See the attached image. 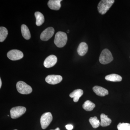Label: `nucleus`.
<instances>
[{
  "instance_id": "7",
  "label": "nucleus",
  "mask_w": 130,
  "mask_h": 130,
  "mask_svg": "<svg viewBox=\"0 0 130 130\" xmlns=\"http://www.w3.org/2000/svg\"><path fill=\"white\" fill-rule=\"evenodd\" d=\"M7 56L12 60H17L21 59L23 57V52L18 50H10L7 54Z\"/></svg>"
},
{
  "instance_id": "20",
  "label": "nucleus",
  "mask_w": 130,
  "mask_h": 130,
  "mask_svg": "<svg viewBox=\"0 0 130 130\" xmlns=\"http://www.w3.org/2000/svg\"><path fill=\"white\" fill-rule=\"evenodd\" d=\"M8 34L7 29L4 27L0 28V42L4 41L6 39Z\"/></svg>"
},
{
  "instance_id": "6",
  "label": "nucleus",
  "mask_w": 130,
  "mask_h": 130,
  "mask_svg": "<svg viewBox=\"0 0 130 130\" xmlns=\"http://www.w3.org/2000/svg\"><path fill=\"white\" fill-rule=\"evenodd\" d=\"M26 111V108L23 106H18L12 108L10 110V115L12 119L18 118L23 115Z\"/></svg>"
},
{
  "instance_id": "18",
  "label": "nucleus",
  "mask_w": 130,
  "mask_h": 130,
  "mask_svg": "<svg viewBox=\"0 0 130 130\" xmlns=\"http://www.w3.org/2000/svg\"><path fill=\"white\" fill-rule=\"evenodd\" d=\"M35 16L36 18V24L38 26L41 25L44 21V18L43 14L40 12H36L35 13Z\"/></svg>"
},
{
  "instance_id": "14",
  "label": "nucleus",
  "mask_w": 130,
  "mask_h": 130,
  "mask_svg": "<svg viewBox=\"0 0 130 130\" xmlns=\"http://www.w3.org/2000/svg\"><path fill=\"white\" fill-rule=\"evenodd\" d=\"M83 91L82 90L80 89L75 90L73 91L72 93L70 94V97L73 98V101L77 102L78 101L79 98L83 95Z\"/></svg>"
},
{
  "instance_id": "11",
  "label": "nucleus",
  "mask_w": 130,
  "mask_h": 130,
  "mask_svg": "<svg viewBox=\"0 0 130 130\" xmlns=\"http://www.w3.org/2000/svg\"><path fill=\"white\" fill-rule=\"evenodd\" d=\"M93 89L94 92L97 95L100 96H105L108 94V91L106 89L101 86H95L93 87Z\"/></svg>"
},
{
  "instance_id": "2",
  "label": "nucleus",
  "mask_w": 130,
  "mask_h": 130,
  "mask_svg": "<svg viewBox=\"0 0 130 130\" xmlns=\"http://www.w3.org/2000/svg\"><path fill=\"white\" fill-rule=\"evenodd\" d=\"M114 2V0L101 1L98 6V10L99 13L102 14H105Z\"/></svg>"
},
{
  "instance_id": "26",
  "label": "nucleus",
  "mask_w": 130,
  "mask_h": 130,
  "mask_svg": "<svg viewBox=\"0 0 130 130\" xmlns=\"http://www.w3.org/2000/svg\"><path fill=\"white\" fill-rule=\"evenodd\" d=\"M67 32L68 33H69V32H70V30H68Z\"/></svg>"
},
{
  "instance_id": "12",
  "label": "nucleus",
  "mask_w": 130,
  "mask_h": 130,
  "mask_svg": "<svg viewBox=\"0 0 130 130\" xmlns=\"http://www.w3.org/2000/svg\"><path fill=\"white\" fill-rule=\"evenodd\" d=\"M62 0H50L48 2V6L50 9L58 10L61 7V2Z\"/></svg>"
},
{
  "instance_id": "1",
  "label": "nucleus",
  "mask_w": 130,
  "mask_h": 130,
  "mask_svg": "<svg viewBox=\"0 0 130 130\" xmlns=\"http://www.w3.org/2000/svg\"><path fill=\"white\" fill-rule=\"evenodd\" d=\"M67 40V35L65 32L59 31L55 35L54 43L58 47H63L66 44Z\"/></svg>"
},
{
  "instance_id": "28",
  "label": "nucleus",
  "mask_w": 130,
  "mask_h": 130,
  "mask_svg": "<svg viewBox=\"0 0 130 130\" xmlns=\"http://www.w3.org/2000/svg\"></svg>"
},
{
  "instance_id": "9",
  "label": "nucleus",
  "mask_w": 130,
  "mask_h": 130,
  "mask_svg": "<svg viewBox=\"0 0 130 130\" xmlns=\"http://www.w3.org/2000/svg\"><path fill=\"white\" fill-rule=\"evenodd\" d=\"M63 79L61 76L59 75H49L45 79L47 83L51 85H55L60 83Z\"/></svg>"
},
{
  "instance_id": "10",
  "label": "nucleus",
  "mask_w": 130,
  "mask_h": 130,
  "mask_svg": "<svg viewBox=\"0 0 130 130\" xmlns=\"http://www.w3.org/2000/svg\"><path fill=\"white\" fill-rule=\"evenodd\" d=\"M57 58L55 55H52L48 56L44 61V66L46 68L53 67L57 63Z\"/></svg>"
},
{
  "instance_id": "24",
  "label": "nucleus",
  "mask_w": 130,
  "mask_h": 130,
  "mask_svg": "<svg viewBox=\"0 0 130 130\" xmlns=\"http://www.w3.org/2000/svg\"><path fill=\"white\" fill-rule=\"evenodd\" d=\"M2 85V80L1 78H0V88H1Z\"/></svg>"
},
{
  "instance_id": "3",
  "label": "nucleus",
  "mask_w": 130,
  "mask_h": 130,
  "mask_svg": "<svg viewBox=\"0 0 130 130\" xmlns=\"http://www.w3.org/2000/svg\"><path fill=\"white\" fill-rule=\"evenodd\" d=\"M113 60V57L111 52L107 49H105L100 55L99 60L103 64H106Z\"/></svg>"
},
{
  "instance_id": "22",
  "label": "nucleus",
  "mask_w": 130,
  "mask_h": 130,
  "mask_svg": "<svg viewBox=\"0 0 130 130\" xmlns=\"http://www.w3.org/2000/svg\"><path fill=\"white\" fill-rule=\"evenodd\" d=\"M118 130H130V124L128 123H119L117 126Z\"/></svg>"
},
{
  "instance_id": "4",
  "label": "nucleus",
  "mask_w": 130,
  "mask_h": 130,
  "mask_svg": "<svg viewBox=\"0 0 130 130\" xmlns=\"http://www.w3.org/2000/svg\"><path fill=\"white\" fill-rule=\"evenodd\" d=\"M16 88L19 93L22 94H28L32 91L31 87L22 81H19L17 83Z\"/></svg>"
},
{
  "instance_id": "21",
  "label": "nucleus",
  "mask_w": 130,
  "mask_h": 130,
  "mask_svg": "<svg viewBox=\"0 0 130 130\" xmlns=\"http://www.w3.org/2000/svg\"><path fill=\"white\" fill-rule=\"evenodd\" d=\"M89 121L93 128H98L100 125V120H98L97 117L96 116L90 118L89 119Z\"/></svg>"
},
{
  "instance_id": "13",
  "label": "nucleus",
  "mask_w": 130,
  "mask_h": 130,
  "mask_svg": "<svg viewBox=\"0 0 130 130\" xmlns=\"http://www.w3.org/2000/svg\"><path fill=\"white\" fill-rule=\"evenodd\" d=\"M88 50V44L86 43L83 42L79 44L77 49V51L79 55L83 56L87 53Z\"/></svg>"
},
{
  "instance_id": "27",
  "label": "nucleus",
  "mask_w": 130,
  "mask_h": 130,
  "mask_svg": "<svg viewBox=\"0 0 130 130\" xmlns=\"http://www.w3.org/2000/svg\"><path fill=\"white\" fill-rule=\"evenodd\" d=\"M17 130V129H15V130Z\"/></svg>"
},
{
  "instance_id": "23",
  "label": "nucleus",
  "mask_w": 130,
  "mask_h": 130,
  "mask_svg": "<svg viewBox=\"0 0 130 130\" xmlns=\"http://www.w3.org/2000/svg\"><path fill=\"white\" fill-rule=\"evenodd\" d=\"M66 128L67 130H71L73 129V126L72 125H67L66 126Z\"/></svg>"
},
{
  "instance_id": "19",
  "label": "nucleus",
  "mask_w": 130,
  "mask_h": 130,
  "mask_svg": "<svg viewBox=\"0 0 130 130\" xmlns=\"http://www.w3.org/2000/svg\"><path fill=\"white\" fill-rule=\"evenodd\" d=\"M95 105L90 101H86L83 105V107L85 110L88 111H92L95 107Z\"/></svg>"
},
{
  "instance_id": "5",
  "label": "nucleus",
  "mask_w": 130,
  "mask_h": 130,
  "mask_svg": "<svg viewBox=\"0 0 130 130\" xmlns=\"http://www.w3.org/2000/svg\"><path fill=\"white\" fill-rule=\"evenodd\" d=\"M52 114L50 112L45 113L42 115L40 119V123L42 129H46L50 124L53 120Z\"/></svg>"
},
{
  "instance_id": "8",
  "label": "nucleus",
  "mask_w": 130,
  "mask_h": 130,
  "mask_svg": "<svg viewBox=\"0 0 130 130\" xmlns=\"http://www.w3.org/2000/svg\"><path fill=\"white\" fill-rule=\"evenodd\" d=\"M54 31V29L53 27H48L42 32L40 36V38L42 41H48L53 36Z\"/></svg>"
},
{
  "instance_id": "15",
  "label": "nucleus",
  "mask_w": 130,
  "mask_h": 130,
  "mask_svg": "<svg viewBox=\"0 0 130 130\" xmlns=\"http://www.w3.org/2000/svg\"><path fill=\"white\" fill-rule=\"evenodd\" d=\"M101 120L100 125L103 127L110 125L112 122L111 120L107 116L103 113L101 114Z\"/></svg>"
},
{
  "instance_id": "25",
  "label": "nucleus",
  "mask_w": 130,
  "mask_h": 130,
  "mask_svg": "<svg viewBox=\"0 0 130 130\" xmlns=\"http://www.w3.org/2000/svg\"><path fill=\"white\" fill-rule=\"evenodd\" d=\"M60 130V129L59 128H56V129H55V130Z\"/></svg>"
},
{
  "instance_id": "17",
  "label": "nucleus",
  "mask_w": 130,
  "mask_h": 130,
  "mask_svg": "<svg viewBox=\"0 0 130 130\" xmlns=\"http://www.w3.org/2000/svg\"><path fill=\"white\" fill-rule=\"evenodd\" d=\"M105 79L107 81L112 82H120L122 80V77L118 74H111L107 75L105 77Z\"/></svg>"
},
{
  "instance_id": "16",
  "label": "nucleus",
  "mask_w": 130,
  "mask_h": 130,
  "mask_svg": "<svg viewBox=\"0 0 130 130\" xmlns=\"http://www.w3.org/2000/svg\"><path fill=\"white\" fill-rule=\"evenodd\" d=\"M21 31L24 38L26 40L30 39L31 35L29 28L25 25L23 24L21 26Z\"/></svg>"
}]
</instances>
